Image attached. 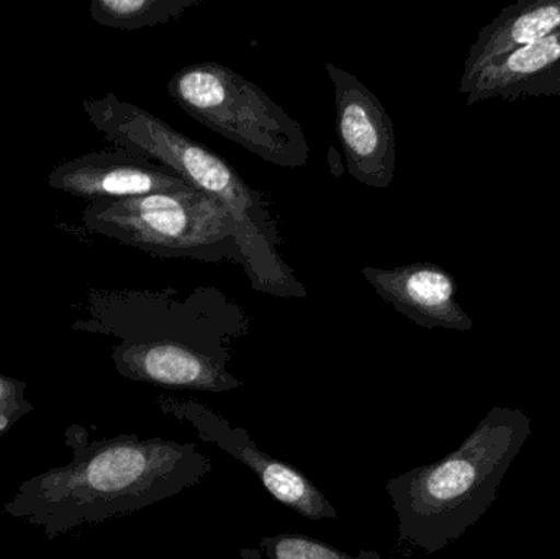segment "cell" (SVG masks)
Wrapping results in <instances>:
<instances>
[{"mask_svg": "<svg viewBox=\"0 0 560 559\" xmlns=\"http://www.w3.org/2000/svg\"><path fill=\"white\" fill-rule=\"evenodd\" d=\"M325 69L335 91L336 130L346 173L364 186L387 189L397 166L390 115L358 75L331 62Z\"/></svg>", "mask_w": 560, "mask_h": 559, "instance_id": "cell-8", "label": "cell"}, {"mask_svg": "<svg viewBox=\"0 0 560 559\" xmlns=\"http://www.w3.org/2000/svg\"><path fill=\"white\" fill-rule=\"evenodd\" d=\"M328 164L331 167V174L335 177H341L346 173L345 158L339 156L336 148H329Z\"/></svg>", "mask_w": 560, "mask_h": 559, "instance_id": "cell-17", "label": "cell"}, {"mask_svg": "<svg viewBox=\"0 0 560 559\" xmlns=\"http://www.w3.org/2000/svg\"><path fill=\"white\" fill-rule=\"evenodd\" d=\"M560 23V10L556 7H541L525 13L516 20L513 25L512 36L516 43L529 45V43L539 42L548 38L549 33Z\"/></svg>", "mask_w": 560, "mask_h": 559, "instance_id": "cell-16", "label": "cell"}, {"mask_svg": "<svg viewBox=\"0 0 560 559\" xmlns=\"http://www.w3.org/2000/svg\"><path fill=\"white\" fill-rule=\"evenodd\" d=\"M171 98L199 124L285 170L310 160L305 131L265 89L220 62L184 66L167 84Z\"/></svg>", "mask_w": 560, "mask_h": 559, "instance_id": "cell-5", "label": "cell"}, {"mask_svg": "<svg viewBox=\"0 0 560 559\" xmlns=\"http://www.w3.org/2000/svg\"><path fill=\"white\" fill-rule=\"evenodd\" d=\"M84 110L115 147L167 167L232 209L243 233V269L255 291L278 298H305V286L280 255L282 238L271 203L222 156L144 108L121 102L112 92L104 98L85 101Z\"/></svg>", "mask_w": 560, "mask_h": 559, "instance_id": "cell-3", "label": "cell"}, {"mask_svg": "<svg viewBox=\"0 0 560 559\" xmlns=\"http://www.w3.org/2000/svg\"><path fill=\"white\" fill-rule=\"evenodd\" d=\"M206 0H92L91 16L102 26L141 30L183 16Z\"/></svg>", "mask_w": 560, "mask_h": 559, "instance_id": "cell-12", "label": "cell"}, {"mask_svg": "<svg viewBox=\"0 0 560 559\" xmlns=\"http://www.w3.org/2000/svg\"><path fill=\"white\" fill-rule=\"evenodd\" d=\"M266 559H384L378 551L362 550L358 557L299 532L265 537L259 544Z\"/></svg>", "mask_w": 560, "mask_h": 559, "instance_id": "cell-13", "label": "cell"}, {"mask_svg": "<svg viewBox=\"0 0 560 559\" xmlns=\"http://www.w3.org/2000/svg\"><path fill=\"white\" fill-rule=\"evenodd\" d=\"M26 387L23 381L0 373V439L35 410L26 399Z\"/></svg>", "mask_w": 560, "mask_h": 559, "instance_id": "cell-14", "label": "cell"}, {"mask_svg": "<svg viewBox=\"0 0 560 559\" xmlns=\"http://www.w3.org/2000/svg\"><path fill=\"white\" fill-rule=\"evenodd\" d=\"M156 406L164 416L192 426L202 442L212 443L226 455L248 466L266 491L300 517L308 521L338 517L331 502L303 473L259 450L255 440L242 427H233L220 414L194 399L160 396Z\"/></svg>", "mask_w": 560, "mask_h": 559, "instance_id": "cell-7", "label": "cell"}, {"mask_svg": "<svg viewBox=\"0 0 560 559\" xmlns=\"http://www.w3.org/2000/svg\"><path fill=\"white\" fill-rule=\"evenodd\" d=\"M68 465L25 479L2 511L42 528L48 540L82 525L133 514L200 485L212 462L194 443L118 435L92 440L85 427L66 429Z\"/></svg>", "mask_w": 560, "mask_h": 559, "instance_id": "cell-1", "label": "cell"}, {"mask_svg": "<svg viewBox=\"0 0 560 559\" xmlns=\"http://www.w3.org/2000/svg\"><path fill=\"white\" fill-rule=\"evenodd\" d=\"M120 376L167 389L229 393L243 386L230 373L232 358L190 347L120 343L112 351Z\"/></svg>", "mask_w": 560, "mask_h": 559, "instance_id": "cell-10", "label": "cell"}, {"mask_svg": "<svg viewBox=\"0 0 560 559\" xmlns=\"http://www.w3.org/2000/svg\"><path fill=\"white\" fill-rule=\"evenodd\" d=\"M49 186L91 203L199 190L167 167L120 148L82 154L59 164L49 174Z\"/></svg>", "mask_w": 560, "mask_h": 559, "instance_id": "cell-9", "label": "cell"}, {"mask_svg": "<svg viewBox=\"0 0 560 559\" xmlns=\"http://www.w3.org/2000/svg\"><path fill=\"white\" fill-rule=\"evenodd\" d=\"M375 292L400 314L421 325L447 324L454 286L450 276L433 266L362 268Z\"/></svg>", "mask_w": 560, "mask_h": 559, "instance_id": "cell-11", "label": "cell"}, {"mask_svg": "<svg viewBox=\"0 0 560 559\" xmlns=\"http://www.w3.org/2000/svg\"><path fill=\"white\" fill-rule=\"evenodd\" d=\"M532 432L523 410L493 407L456 452L390 479L398 547L434 555L464 537L495 504Z\"/></svg>", "mask_w": 560, "mask_h": 559, "instance_id": "cell-2", "label": "cell"}, {"mask_svg": "<svg viewBox=\"0 0 560 559\" xmlns=\"http://www.w3.org/2000/svg\"><path fill=\"white\" fill-rule=\"evenodd\" d=\"M92 232L158 258L233 261L245 268L243 233L232 209L203 190L94 202L82 213Z\"/></svg>", "mask_w": 560, "mask_h": 559, "instance_id": "cell-4", "label": "cell"}, {"mask_svg": "<svg viewBox=\"0 0 560 559\" xmlns=\"http://www.w3.org/2000/svg\"><path fill=\"white\" fill-rule=\"evenodd\" d=\"M560 58V43L556 36L539 39L523 46L518 51L513 53L506 61V68L520 74L539 71L546 66L552 65Z\"/></svg>", "mask_w": 560, "mask_h": 559, "instance_id": "cell-15", "label": "cell"}, {"mask_svg": "<svg viewBox=\"0 0 560 559\" xmlns=\"http://www.w3.org/2000/svg\"><path fill=\"white\" fill-rule=\"evenodd\" d=\"M95 311L94 330L114 335L121 343L190 347L233 357V343L249 334L242 305L220 289L196 288L180 295L163 292H115Z\"/></svg>", "mask_w": 560, "mask_h": 559, "instance_id": "cell-6", "label": "cell"}]
</instances>
